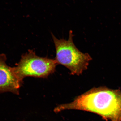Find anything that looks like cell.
<instances>
[{
  "label": "cell",
  "mask_w": 121,
  "mask_h": 121,
  "mask_svg": "<svg viewBox=\"0 0 121 121\" xmlns=\"http://www.w3.org/2000/svg\"><path fill=\"white\" fill-rule=\"evenodd\" d=\"M69 109L95 113L107 121H121V91L106 87L94 88L72 102L58 106L55 111Z\"/></svg>",
  "instance_id": "1"
},
{
  "label": "cell",
  "mask_w": 121,
  "mask_h": 121,
  "mask_svg": "<svg viewBox=\"0 0 121 121\" xmlns=\"http://www.w3.org/2000/svg\"><path fill=\"white\" fill-rule=\"evenodd\" d=\"M56 50L55 60L57 64L64 66L72 75H80L86 70L91 60L89 54L83 53L76 48L73 41V32H69L68 40L56 38L52 35Z\"/></svg>",
  "instance_id": "2"
},
{
  "label": "cell",
  "mask_w": 121,
  "mask_h": 121,
  "mask_svg": "<svg viewBox=\"0 0 121 121\" xmlns=\"http://www.w3.org/2000/svg\"><path fill=\"white\" fill-rule=\"evenodd\" d=\"M55 60L37 56L33 50L22 55L14 67L21 80L28 76L45 78L54 73L57 65Z\"/></svg>",
  "instance_id": "3"
},
{
  "label": "cell",
  "mask_w": 121,
  "mask_h": 121,
  "mask_svg": "<svg viewBox=\"0 0 121 121\" xmlns=\"http://www.w3.org/2000/svg\"><path fill=\"white\" fill-rule=\"evenodd\" d=\"M7 59L5 54L0 55V93L10 92L18 94L23 80L16 73L14 67L7 65Z\"/></svg>",
  "instance_id": "4"
}]
</instances>
